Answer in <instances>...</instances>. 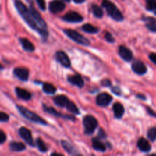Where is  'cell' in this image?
<instances>
[{
    "instance_id": "obj_8",
    "label": "cell",
    "mask_w": 156,
    "mask_h": 156,
    "mask_svg": "<svg viewBox=\"0 0 156 156\" xmlns=\"http://www.w3.org/2000/svg\"><path fill=\"white\" fill-rule=\"evenodd\" d=\"M112 100V96L110 95L108 93L104 92L101 93V94H99L97 96V98H96V103H97L98 106L106 108L111 103Z\"/></svg>"
},
{
    "instance_id": "obj_42",
    "label": "cell",
    "mask_w": 156,
    "mask_h": 156,
    "mask_svg": "<svg viewBox=\"0 0 156 156\" xmlns=\"http://www.w3.org/2000/svg\"><path fill=\"white\" fill-rule=\"evenodd\" d=\"M75 3H77V4H81V3L85 2V0H73Z\"/></svg>"
},
{
    "instance_id": "obj_26",
    "label": "cell",
    "mask_w": 156,
    "mask_h": 156,
    "mask_svg": "<svg viewBox=\"0 0 156 156\" xmlns=\"http://www.w3.org/2000/svg\"><path fill=\"white\" fill-rule=\"evenodd\" d=\"M42 89L43 91L47 94H54L56 91V87L53 86L52 84L47 83V82H44V83H43Z\"/></svg>"
},
{
    "instance_id": "obj_3",
    "label": "cell",
    "mask_w": 156,
    "mask_h": 156,
    "mask_svg": "<svg viewBox=\"0 0 156 156\" xmlns=\"http://www.w3.org/2000/svg\"><path fill=\"white\" fill-rule=\"evenodd\" d=\"M102 7L105 8L108 16L111 17L114 21H119V22L123 21V14L112 2L109 0H103Z\"/></svg>"
},
{
    "instance_id": "obj_5",
    "label": "cell",
    "mask_w": 156,
    "mask_h": 156,
    "mask_svg": "<svg viewBox=\"0 0 156 156\" xmlns=\"http://www.w3.org/2000/svg\"><path fill=\"white\" fill-rule=\"evenodd\" d=\"M63 32L69 38L73 40L74 42L77 43V44L85 46V47L90 46V44H91V43L88 41V38L84 37L83 35L79 34L76 30H72V29H64Z\"/></svg>"
},
{
    "instance_id": "obj_35",
    "label": "cell",
    "mask_w": 156,
    "mask_h": 156,
    "mask_svg": "<svg viewBox=\"0 0 156 156\" xmlns=\"http://www.w3.org/2000/svg\"><path fill=\"white\" fill-rule=\"evenodd\" d=\"M111 91H112V92L114 93V94H115L116 95H118V96H120L122 93L121 89H120V87H118V86L113 87L112 89H111Z\"/></svg>"
},
{
    "instance_id": "obj_43",
    "label": "cell",
    "mask_w": 156,
    "mask_h": 156,
    "mask_svg": "<svg viewBox=\"0 0 156 156\" xmlns=\"http://www.w3.org/2000/svg\"><path fill=\"white\" fill-rule=\"evenodd\" d=\"M26 1H27V2L30 3V4H32V3H33V0H26Z\"/></svg>"
},
{
    "instance_id": "obj_27",
    "label": "cell",
    "mask_w": 156,
    "mask_h": 156,
    "mask_svg": "<svg viewBox=\"0 0 156 156\" xmlns=\"http://www.w3.org/2000/svg\"><path fill=\"white\" fill-rule=\"evenodd\" d=\"M82 30L88 34H97L99 31L98 27H94L90 24H84L82 27Z\"/></svg>"
},
{
    "instance_id": "obj_36",
    "label": "cell",
    "mask_w": 156,
    "mask_h": 156,
    "mask_svg": "<svg viewBox=\"0 0 156 156\" xmlns=\"http://www.w3.org/2000/svg\"><path fill=\"white\" fill-rule=\"evenodd\" d=\"M101 84L102 86L105 87H110L111 85V82L110 79H105L101 82Z\"/></svg>"
},
{
    "instance_id": "obj_38",
    "label": "cell",
    "mask_w": 156,
    "mask_h": 156,
    "mask_svg": "<svg viewBox=\"0 0 156 156\" xmlns=\"http://www.w3.org/2000/svg\"><path fill=\"white\" fill-rule=\"evenodd\" d=\"M98 137L99 139H105L107 137L106 133H105V132L102 129H99L98 136Z\"/></svg>"
},
{
    "instance_id": "obj_30",
    "label": "cell",
    "mask_w": 156,
    "mask_h": 156,
    "mask_svg": "<svg viewBox=\"0 0 156 156\" xmlns=\"http://www.w3.org/2000/svg\"><path fill=\"white\" fill-rule=\"evenodd\" d=\"M36 146L37 147L38 150L41 152H47V147L46 146L44 142L41 138H37L36 140Z\"/></svg>"
},
{
    "instance_id": "obj_24",
    "label": "cell",
    "mask_w": 156,
    "mask_h": 156,
    "mask_svg": "<svg viewBox=\"0 0 156 156\" xmlns=\"http://www.w3.org/2000/svg\"><path fill=\"white\" fill-rule=\"evenodd\" d=\"M91 142H92V147L94 149L99 151V152H105V151H106V145L104 144V143L99 140L98 137L93 138Z\"/></svg>"
},
{
    "instance_id": "obj_40",
    "label": "cell",
    "mask_w": 156,
    "mask_h": 156,
    "mask_svg": "<svg viewBox=\"0 0 156 156\" xmlns=\"http://www.w3.org/2000/svg\"><path fill=\"white\" fill-rule=\"evenodd\" d=\"M149 59H150V60L152 61L154 64H155L156 65V53H150L149 56Z\"/></svg>"
},
{
    "instance_id": "obj_33",
    "label": "cell",
    "mask_w": 156,
    "mask_h": 156,
    "mask_svg": "<svg viewBox=\"0 0 156 156\" xmlns=\"http://www.w3.org/2000/svg\"><path fill=\"white\" fill-rule=\"evenodd\" d=\"M9 120V116L5 112L2 111L0 113V121L1 122H7Z\"/></svg>"
},
{
    "instance_id": "obj_12",
    "label": "cell",
    "mask_w": 156,
    "mask_h": 156,
    "mask_svg": "<svg viewBox=\"0 0 156 156\" xmlns=\"http://www.w3.org/2000/svg\"><path fill=\"white\" fill-rule=\"evenodd\" d=\"M66 5L63 2L60 0H53L49 4V10L52 13H59V12H62L65 9Z\"/></svg>"
},
{
    "instance_id": "obj_32",
    "label": "cell",
    "mask_w": 156,
    "mask_h": 156,
    "mask_svg": "<svg viewBox=\"0 0 156 156\" xmlns=\"http://www.w3.org/2000/svg\"><path fill=\"white\" fill-rule=\"evenodd\" d=\"M105 38L108 42H110V43L115 42V39H114V37L112 36V34H111V33H109V32H107L106 34L105 35Z\"/></svg>"
},
{
    "instance_id": "obj_17",
    "label": "cell",
    "mask_w": 156,
    "mask_h": 156,
    "mask_svg": "<svg viewBox=\"0 0 156 156\" xmlns=\"http://www.w3.org/2000/svg\"><path fill=\"white\" fill-rule=\"evenodd\" d=\"M67 80L70 84L73 85H76L78 88H82L84 86L85 83H84V80L82 79V76L79 74L73 75V76H69L67 78Z\"/></svg>"
},
{
    "instance_id": "obj_37",
    "label": "cell",
    "mask_w": 156,
    "mask_h": 156,
    "mask_svg": "<svg viewBox=\"0 0 156 156\" xmlns=\"http://www.w3.org/2000/svg\"><path fill=\"white\" fill-rule=\"evenodd\" d=\"M6 141V135L2 130L0 131V144H3Z\"/></svg>"
},
{
    "instance_id": "obj_10",
    "label": "cell",
    "mask_w": 156,
    "mask_h": 156,
    "mask_svg": "<svg viewBox=\"0 0 156 156\" xmlns=\"http://www.w3.org/2000/svg\"><path fill=\"white\" fill-rule=\"evenodd\" d=\"M55 59L62 66L66 67V68H69L71 66V62H70L69 58L67 56L66 53L64 51H62V50L56 52V54H55Z\"/></svg>"
},
{
    "instance_id": "obj_29",
    "label": "cell",
    "mask_w": 156,
    "mask_h": 156,
    "mask_svg": "<svg viewBox=\"0 0 156 156\" xmlns=\"http://www.w3.org/2000/svg\"><path fill=\"white\" fill-rule=\"evenodd\" d=\"M146 9L156 15V0H146Z\"/></svg>"
},
{
    "instance_id": "obj_20",
    "label": "cell",
    "mask_w": 156,
    "mask_h": 156,
    "mask_svg": "<svg viewBox=\"0 0 156 156\" xmlns=\"http://www.w3.org/2000/svg\"><path fill=\"white\" fill-rule=\"evenodd\" d=\"M137 147L141 152H149L151 151L152 146L145 138H140L137 142Z\"/></svg>"
},
{
    "instance_id": "obj_9",
    "label": "cell",
    "mask_w": 156,
    "mask_h": 156,
    "mask_svg": "<svg viewBox=\"0 0 156 156\" xmlns=\"http://www.w3.org/2000/svg\"><path fill=\"white\" fill-rule=\"evenodd\" d=\"M42 107H43V109H44V111H45L46 113H47V114H51V115L55 116V117H62V118L67 119V120H72V121H76V119L75 118V117H73V116H71V115H63V114H61V113L58 112V111H56V109H54V108H51V107L47 106V105H44V104L42 105Z\"/></svg>"
},
{
    "instance_id": "obj_31",
    "label": "cell",
    "mask_w": 156,
    "mask_h": 156,
    "mask_svg": "<svg viewBox=\"0 0 156 156\" xmlns=\"http://www.w3.org/2000/svg\"><path fill=\"white\" fill-rule=\"evenodd\" d=\"M147 137L150 141L155 142L156 141V126L150 128L148 130Z\"/></svg>"
},
{
    "instance_id": "obj_7",
    "label": "cell",
    "mask_w": 156,
    "mask_h": 156,
    "mask_svg": "<svg viewBox=\"0 0 156 156\" xmlns=\"http://www.w3.org/2000/svg\"><path fill=\"white\" fill-rule=\"evenodd\" d=\"M18 133H19L21 139H22L23 140H24V142H25L27 145H29L30 146H32V147H34L31 132H30L27 128L22 126V127H21L18 129Z\"/></svg>"
},
{
    "instance_id": "obj_34",
    "label": "cell",
    "mask_w": 156,
    "mask_h": 156,
    "mask_svg": "<svg viewBox=\"0 0 156 156\" xmlns=\"http://www.w3.org/2000/svg\"><path fill=\"white\" fill-rule=\"evenodd\" d=\"M38 6H39L40 9L43 11L46 10V3L44 0H36Z\"/></svg>"
},
{
    "instance_id": "obj_39",
    "label": "cell",
    "mask_w": 156,
    "mask_h": 156,
    "mask_svg": "<svg viewBox=\"0 0 156 156\" xmlns=\"http://www.w3.org/2000/svg\"><path fill=\"white\" fill-rule=\"evenodd\" d=\"M146 111H147V113L151 116V117H156V113L153 111V110L151 109L149 107H146Z\"/></svg>"
},
{
    "instance_id": "obj_4",
    "label": "cell",
    "mask_w": 156,
    "mask_h": 156,
    "mask_svg": "<svg viewBox=\"0 0 156 156\" xmlns=\"http://www.w3.org/2000/svg\"><path fill=\"white\" fill-rule=\"evenodd\" d=\"M16 108L17 109H18V111L20 112V114H21L23 117H25L26 119L30 120V121L35 123H38V124L43 125V126L47 125V122L44 119H43L42 117L38 116L37 114H34V112L30 111V110L27 109L26 108H24V107L21 106V105H17Z\"/></svg>"
},
{
    "instance_id": "obj_14",
    "label": "cell",
    "mask_w": 156,
    "mask_h": 156,
    "mask_svg": "<svg viewBox=\"0 0 156 156\" xmlns=\"http://www.w3.org/2000/svg\"><path fill=\"white\" fill-rule=\"evenodd\" d=\"M131 68L134 73H136L137 75H140V76L145 75L147 73V68H146V65L140 60L134 61L131 66Z\"/></svg>"
},
{
    "instance_id": "obj_13",
    "label": "cell",
    "mask_w": 156,
    "mask_h": 156,
    "mask_svg": "<svg viewBox=\"0 0 156 156\" xmlns=\"http://www.w3.org/2000/svg\"><path fill=\"white\" fill-rule=\"evenodd\" d=\"M29 9H30V12H31L32 15H33V17L34 18L35 21H37V23L38 24V25H39L40 27H41V28L47 29V24H46L45 21L43 19L42 17H41V14H40L39 12H38L36 10V9L34 7L33 5L30 4V6H29Z\"/></svg>"
},
{
    "instance_id": "obj_16",
    "label": "cell",
    "mask_w": 156,
    "mask_h": 156,
    "mask_svg": "<svg viewBox=\"0 0 156 156\" xmlns=\"http://www.w3.org/2000/svg\"><path fill=\"white\" fill-rule=\"evenodd\" d=\"M14 75L21 81H27L29 78V71L24 67H17L14 69Z\"/></svg>"
},
{
    "instance_id": "obj_22",
    "label": "cell",
    "mask_w": 156,
    "mask_h": 156,
    "mask_svg": "<svg viewBox=\"0 0 156 156\" xmlns=\"http://www.w3.org/2000/svg\"><path fill=\"white\" fill-rule=\"evenodd\" d=\"M15 93H16V95L18 96V98L22 99V100L29 101L31 98V94L28 91L23 89V88L17 87V88H15Z\"/></svg>"
},
{
    "instance_id": "obj_44",
    "label": "cell",
    "mask_w": 156,
    "mask_h": 156,
    "mask_svg": "<svg viewBox=\"0 0 156 156\" xmlns=\"http://www.w3.org/2000/svg\"><path fill=\"white\" fill-rule=\"evenodd\" d=\"M64 1H66V2H70V0H64Z\"/></svg>"
},
{
    "instance_id": "obj_21",
    "label": "cell",
    "mask_w": 156,
    "mask_h": 156,
    "mask_svg": "<svg viewBox=\"0 0 156 156\" xmlns=\"http://www.w3.org/2000/svg\"><path fill=\"white\" fill-rule=\"evenodd\" d=\"M113 111L114 113V117L117 119H121L123 117V114H124V108H123V105H121L119 102H116L114 105H113Z\"/></svg>"
},
{
    "instance_id": "obj_15",
    "label": "cell",
    "mask_w": 156,
    "mask_h": 156,
    "mask_svg": "<svg viewBox=\"0 0 156 156\" xmlns=\"http://www.w3.org/2000/svg\"><path fill=\"white\" fill-rule=\"evenodd\" d=\"M119 55L126 62H129L133 58L132 51L125 46H120V47H119Z\"/></svg>"
},
{
    "instance_id": "obj_41",
    "label": "cell",
    "mask_w": 156,
    "mask_h": 156,
    "mask_svg": "<svg viewBox=\"0 0 156 156\" xmlns=\"http://www.w3.org/2000/svg\"><path fill=\"white\" fill-rule=\"evenodd\" d=\"M136 97L138 98L141 99V100H143V101H146V97L144 95V94H138L136 95Z\"/></svg>"
},
{
    "instance_id": "obj_25",
    "label": "cell",
    "mask_w": 156,
    "mask_h": 156,
    "mask_svg": "<svg viewBox=\"0 0 156 156\" xmlns=\"http://www.w3.org/2000/svg\"><path fill=\"white\" fill-rule=\"evenodd\" d=\"M9 149L12 152H22V151L25 150L26 146L24 143H18V142H12L9 143Z\"/></svg>"
},
{
    "instance_id": "obj_6",
    "label": "cell",
    "mask_w": 156,
    "mask_h": 156,
    "mask_svg": "<svg viewBox=\"0 0 156 156\" xmlns=\"http://www.w3.org/2000/svg\"><path fill=\"white\" fill-rule=\"evenodd\" d=\"M98 122L95 117L91 115H87L83 119V126L85 128V133L86 135H91L97 129Z\"/></svg>"
},
{
    "instance_id": "obj_11",
    "label": "cell",
    "mask_w": 156,
    "mask_h": 156,
    "mask_svg": "<svg viewBox=\"0 0 156 156\" xmlns=\"http://www.w3.org/2000/svg\"><path fill=\"white\" fill-rule=\"evenodd\" d=\"M62 20L66 22L79 23L83 21V17L76 12H69L62 17Z\"/></svg>"
},
{
    "instance_id": "obj_28",
    "label": "cell",
    "mask_w": 156,
    "mask_h": 156,
    "mask_svg": "<svg viewBox=\"0 0 156 156\" xmlns=\"http://www.w3.org/2000/svg\"><path fill=\"white\" fill-rule=\"evenodd\" d=\"M91 10H92L93 15H94L96 18H101L102 17H103L104 12L100 6L97 5L95 4H93L92 5H91Z\"/></svg>"
},
{
    "instance_id": "obj_1",
    "label": "cell",
    "mask_w": 156,
    "mask_h": 156,
    "mask_svg": "<svg viewBox=\"0 0 156 156\" xmlns=\"http://www.w3.org/2000/svg\"><path fill=\"white\" fill-rule=\"evenodd\" d=\"M15 6L16 8L17 11L18 13L20 14L23 19L24 20L27 25L30 27L31 29L34 30L35 31L37 32L41 37H42L43 40L47 41V37H48V31L47 29H43L38 25L37 21H35L34 18L32 15L31 12H30L29 8H27L21 0H15Z\"/></svg>"
},
{
    "instance_id": "obj_18",
    "label": "cell",
    "mask_w": 156,
    "mask_h": 156,
    "mask_svg": "<svg viewBox=\"0 0 156 156\" xmlns=\"http://www.w3.org/2000/svg\"><path fill=\"white\" fill-rule=\"evenodd\" d=\"M142 20L146 24V28L152 32H156V18L153 17L143 16Z\"/></svg>"
},
{
    "instance_id": "obj_23",
    "label": "cell",
    "mask_w": 156,
    "mask_h": 156,
    "mask_svg": "<svg viewBox=\"0 0 156 156\" xmlns=\"http://www.w3.org/2000/svg\"><path fill=\"white\" fill-rule=\"evenodd\" d=\"M19 41L20 43H21V46H22L23 49H24L25 51L30 52V53L34 51L35 50L34 45V44H32L28 39H27V38L21 37L19 38Z\"/></svg>"
},
{
    "instance_id": "obj_19",
    "label": "cell",
    "mask_w": 156,
    "mask_h": 156,
    "mask_svg": "<svg viewBox=\"0 0 156 156\" xmlns=\"http://www.w3.org/2000/svg\"><path fill=\"white\" fill-rule=\"evenodd\" d=\"M61 146H62L64 149H65L66 152H67V153H69V155H80L79 152H78L77 149L75 148L74 146L69 143V142L66 141V140H61L60 141Z\"/></svg>"
},
{
    "instance_id": "obj_2",
    "label": "cell",
    "mask_w": 156,
    "mask_h": 156,
    "mask_svg": "<svg viewBox=\"0 0 156 156\" xmlns=\"http://www.w3.org/2000/svg\"><path fill=\"white\" fill-rule=\"evenodd\" d=\"M53 101L55 105H57L58 107L66 108L72 114H76V115L80 114L77 106L64 94H59V95L55 96L53 98Z\"/></svg>"
}]
</instances>
